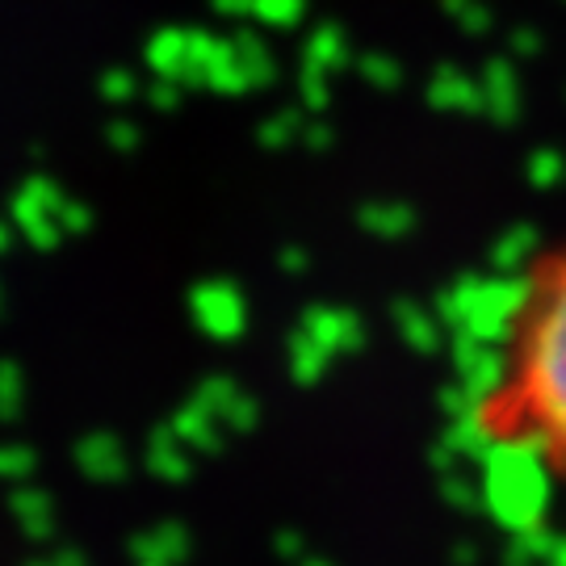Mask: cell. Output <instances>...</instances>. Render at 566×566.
<instances>
[{
	"label": "cell",
	"instance_id": "obj_1",
	"mask_svg": "<svg viewBox=\"0 0 566 566\" xmlns=\"http://www.w3.org/2000/svg\"><path fill=\"white\" fill-rule=\"evenodd\" d=\"M479 428L566 479V252L533 273L516 303Z\"/></svg>",
	"mask_w": 566,
	"mask_h": 566
}]
</instances>
